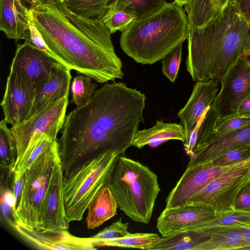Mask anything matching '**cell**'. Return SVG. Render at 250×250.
Returning <instances> with one entry per match:
<instances>
[{"instance_id":"5","label":"cell","mask_w":250,"mask_h":250,"mask_svg":"<svg viewBox=\"0 0 250 250\" xmlns=\"http://www.w3.org/2000/svg\"><path fill=\"white\" fill-rule=\"evenodd\" d=\"M107 185L126 216L137 223H149L160 191L154 172L140 162L119 155Z\"/></svg>"},{"instance_id":"40","label":"cell","mask_w":250,"mask_h":250,"mask_svg":"<svg viewBox=\"0 0 250 250\" xmlns=\"http://www.w3.org/2000/svg\"><path fill=\"white\" fill-rule=\"evenodd\" d=\"M25 172L22 175L16 179H13V192L16 202V209L20 203L24 183L25 181Z\"/></svg>"},{"instance_id":"16","label":"cell","mask_w":250,"mask_h":250,"mask_svg":"<svg viewBox=\"0 0 250 250\" xmlns=\"http://www.w3.org/2000/svg\"><path fill=\"white\" fill-rule=\"evenodd\" d=\"M62 64L27 41L17 46L10 71L17 72L34 83L48 77Z\"/></svg>"},{"instance_id":"24","label":"cell","mask_w":250,"mask_h":250,"mask_svg":"<svg viewBox=\"0 0 250 250\" xmlns=\"http://www.w3.org/2000/svg\"><path fill=\"white\" fill-rule=\"evenodd\" d=\"M243 228L215 233L197 245L194 250H244L246 244Z\"/></svg>"},{"instance_id":"34","label":"cell","mask_w":250,"mask_h":250,"mask_svg":"<svg viewBox=\"0 0 250 250\" xmlns=\"http://www.w3.org/2000/svg\"><path fill=\"white\" fill-rule=\"evenodd\" d=\"M249 158L250 143L233 148L212 161L202 163L210 166H225L237 164Z\"/></svg>"},{"instance_id":"31","label":"cell","mask_w":250,"mask_h":250,"mask_svg":"<svg viewBox=\"0 0 250 250\" xmlns=\"http://www.w3.org/2000/svg\"><path fill=\"white\" fill-rule=\"evenodd\" d=\"M17 159V152L14 138L10 128L4 119L0 122V168L14 171Z\"/></svg>"},{"instance_id":"11","label":"cell","mask_w":250,"mask_h":250,"mask_svg":"<svg viewBox=\"0 0 250 250\" xmlns=\"http://www.w3.org/2000/svg\"><path fill=\"white\" fill-rule=\"evenodd\" d=\"M241 162L225 166H210L206 163L187 166L185 172L167 196L166 208L185 204L193 194Z\"/></svg>"},{"instance_id":"39","label":"cell","mask_w":250,"mask_h":250,"mask_svg":"<svg viewBox=\"0 0 250 250\" xmlns=\"http://www.w3.org/2000/svg\"><path fill=\"white\" fill-rule=\"evenodd\" d=\"M235 209L250 213V181L239 193L235 202Z\"/></svg>"},{"instance_id":"13","label":"cell","mask_w":250,"mask_h":250,"mask_svg":"<svg viewBox=\"0 0 250 250\" xmlns=\"http://www.w3.org/2000/svg\"><path fill=\"white\" fill-rule=\"evenodd\" d=\"M25 241L35 248L42 250H96L91 237H80L71 234L68 230H37L20 224L11 227Z\"/></svg>"},{"instance_id":"3","label":"cell","mask_w":250,"mask_h":250,"mask_svg":"<svg viewBox=\"0 0 250 250\" xmlns=\"http://www.w3.org/2000/svg\"><path fill=\"white\" fill-rule=\"evenodd\" d=\"M189 27L186 65L194 81H219L239 58L250 57V25L229 3L203 26Z\"/></svg>"},{"instance_id":"30","label":"cell","mask_w":250,"mask_h":250,"mask_svg":"<svg viewBox=\"0 0 250 250\" xmlns=\"http://www.w3.org/2000/svg\"><path fill=\"white\" fill-rule=\"evenodd\" d=\"M111 0H65L63 2L71 11L91 20H103Z\"/></svg>"},{"instance_id":"21","label":"cell","mask_w":250,"mask_h":250,"mask_svg":"<svg viewBox=\"0 0 250 250\" xmlns=\"http://www.w3.org/2000/svg\"><path fill=\"white\" fill-rule=\"evenodd\" d=\"M170 140H180L185 143L186 132L183 125L157 120L152 127L137 131L132 146L139 149L145 146L155 147Z\"/></svg>"},{"instance_id":"1","label":"cell","mask_w":250,"mask_h":250,"mask_svg":"<svg viewBox=\"0 0 250 250\" xmlns=\"http://www.w3.org/2000/svg\"><path fill=\"white\" fill-rule=\"evenodd\" d=\"M146 99L137 89L113 82L67 114L57 141L64 176L106 152L124 155L144 122Z\"/></svg>"},{"instance_id":"26","label":"cell","mask_w":250,"mask_h":250,"mask_svg":"<svg viewBox=\"0 0 250 250\" xmlns=\"http://www.w3.org/2000/svg\"><path fill=\"white\" fill-rule=\"evenodd\" d=\"M189 27H201L217 17L223 11L214 0H189L185 5Z\"/></svg>"},{"instance_id":"17","label":"cell","mask_w":250,"mask_h":250,"mask_svg":"<svg viewBox=\"0 0 250 250\" xmlns=\"http://www.w3.org/2000/svg\"><path fill=\"white\" fill-rule=\"evenodd\" d=\"M218 89L219 81L214 79L197 81L194 84L188 102L177 114L186 132L185 144L213 103Z\"/></svg>"},{"instance_id":"29","label":"cell","mask_w":250,"mask_h":250,"mask_svg":"<svg viewBox=\"0 0 250 250\" xmlns=\"http://www.w3.org/2000/svg\"><path fill=\"white\" fill-rule=\"evenodd\" d=\"M161 239L156 233L136 232L129 233L126 235L112 240L98 241L97 247H114L127 248H136L147 250Z\"/></svg>"},{"instance_id":"43","label":"cell","mask_w":250,"mask_h":250,"mask_svg":"<svg viewBox=\"0 0 250 250\" xmlns=\"http://www.w3.org/2000/svg\"><path fill=\"white\" fill-rule=\"evenodd\" d=\"M215 5L220 11H222L228 4L229 0H214Z\"/></svg>"},{"instance_id":"12","label":"cell","mask_w":250,"mask_h":250,"mask_svg":"<svg viewBox=\"0 0 250 250\" xmlns=\"http://www.w3.org/2000/svg\"><path fill=\"white\" fill-rule=\"evenodd\" d=\"M35 83L17 72L10 71L0 103L7 124L12 126L26 119L35 97Z\"/></svg>"},{"instance_id":"44","label":"cell","mask_w":250,"mask_h":250,"mask_svg":"<svg viewBox=\"0 0 250 250\" xmlns=\"http://www.w3.org/2000/svg\"><path fill=\"white\" fill-rule=\"evenodd\" d=\"M45 0H21V1L28 8L36 5Z\"/></svg>"},{"instance_id":"14","label":"cell","mask_w":250,"mask_h":250,"mask_svg":"<svg viewBox=\"0 0 250 250\" xmlns=\"http://www.w3.org/2000/svg\"><path fill=\"white\" fill-rule=\"evenodd\" d=\"M64 175L61 160L56 164L47 189L38 230H68L69 223L65 216Z\"/></svg>"},{"instance_id":"33","label":"cell","mask_w":250,"mask_h":250,"mask_svg":"<svg viewBox=\"0 0 250 250\" xmlns=\"http://www.w3.org/2000/svg\"><path fill=\"white\" fill-rule=\"evenodd\" d=\"M102 20L111 34L117 31L122 32L125 31L136 20V18L134 15L122 10L108 6Z\"/></svg>"},{"instance_id":"4","label":"cell","mask_w":250,"mask_h":250,"mask_svg":"<svg viewBox=\"0 0 250 250\" xmlns=\"http://www.w3.org/2000/svg\"><path fill=\"white\" fill-rule=\"evenodd\" d=\"M189 28L182 6L167 2L157 12L131 23L122 33L120 46L136 62L152 64L187 39Z\"/></svg>"},{"instance_id":"47","label":"cell","mask_w":250,"mask_h":250,"mask_svg":"<svg viewBox=\"0 0 250 250\" xmlns=\"http://www.w3.org/2000/svg\"><path fill=\"white\" fill-rule=\"evenodd\" d=\"M250 227V224L248 225L247 227Z\"/></svg>"},{"instance_id":"18","label":"cell","mask_w":250,"mask_h":250,"mask_svg":"<svg viewBox=\"0 0 250 250\" xmlns=\"http://www.w3.org/2000/svg\"><path fill=\"white\" fill-rule=\"evenodd\" d=\"M70 71L66 65L60 64L48 77L35 83V97L26 119L46 104L68 97L71 80Z\"/></svg>"},{"instance_id":"37","label":"cell","mask_w":250,"mask_h":250,"mask_svg":"<svg viewBox=\"0 0 250 250\" xmlns=\"http://www.w3.org/2000/svg\"><path fill=\"white\" fill-rule=\"evenodd\" d=\"M28 22L29 36L28 38L25 41H27L33 46L47 53L48 55L56 59L62 63L59 58L46 43L41 33L32 20L30 15V9Z\"/></svg>"},{"instance_id":"41","label":"cell","mask_w":250,"mask_h":250,"mask_svg":"<svg viewBox=\"0 0 250 250\" xmlns=\"http://www.w3.org/2000/svg\"><path fill=\"white\" fill-rule=\"evenodd\" d=\"M238 114L250 115V94L240 104Z\"/></svg>"},{"instance_id":"45","label":"cell","mask_w":250,"mask_h":250,"mask_svg":"<svg viewBox=\"0 0 250 250\" xmlns=\"http://www.w3.org/2000/svg\"><path fill=\"white\" fill-rule=\"evenodd\" d=\"M189 0H174L173 1V3L180 5V6H183L185 5Z\"/></svg>"},{"instance_id":"19","label":"cell","mask_w":250,"mask_h":250,"mask_svg":"<svg viewBox=\"0 0 250 250\" xmlns=\"http://www.w3.org/2000/svg\"><path fill=\"white\" fill-rule=\"evenodd\" d=\"M250 143V125L213 138L195 146L188 166L208 162Z\"/></svg>"},{"instance_id":"22","label":"cell","mask_w":250,"mask_h":250,"mask_svg":"<svg viewBox=\"0 0 250 250\" xmlns=\"http://www.w3.org/2000/svg\"><path fill=\"white\" fill-rule=\"evenodd\" d=\"M119 206L109 187L104 185L91 200L87 208V228L95 229L115 216Z\"/></svg>"},{"instance_id":"10","label":"cell","mask_w":250,"mask_h":250,"mask_svg":"<svg viewBox=\"0 0 250 250\" xmlns=\"http://www.w3.org/2000/svg\"><path fill=\"white\" fill-rule=\"evenodd\" d=\"M221 89L211 105L219 119L238 114L242 103L250 94V60L241 56L221 77Z\"/></svg>"},{"instance_id":"38","label":"cell","mask_w":250,"mask_h":250,"mask_svg":"<svg viewBox=\"0 0 250 250\" xmlns=\"http://www.w3.org/2000/svg\"><path fill=\"white\" fill-rule=\"evenodd\" d=\"M235 12L250 25V0H229Z\"/></svg>"},{"instance_id":"2","label":"cell","mask_w":250,"mask_h":250,"mask_svg":"<svg viewBox=\"0 0 250 250\" xmlns=\"http://www.w3.org/2000/svg\"><path fill=\"white\" fill-rule=\"evenodd\" d=\"M29 9L32 20L62 64L100 83L123 78L121 61L102 20L77 15L57 0H45Z\"/></svg>"},{"instance_id":"8","label":"cell","mask_w":250,"mask_h":250,"mask_svg":"<svg viewBox=\"0 0 250 250\" xmlns=\"http://www.w3.org/2000/svg\"><path fill=\"white\" fill-rule=\"evenodd\" d=\"M249 181L250 158L212 180L185 204L203 206L220 213L234 210L239 193Z\"/></svg>"},{"instance_id":"48","label":"cell","mask_w":250,"mask_h":250,"mask_svg":"<svg viewBox=\"0 0 250 250\" xmlns=\"http://www.w3.org/2000/svg\"><path fill=\"white\" fill-rule=\"evenodd\" d=\"M249 59H250V57L249 58Z\"/></svg>"},{"instance_id":"42","label":"cell","mask_w":250,"mask_h":250,"mask_svg":"<svg viewBox=\"0 0 250 250\" xmlns=\"http://www.w3.org/2000/svg\"><path fill=\"white\" fill-rule=\"evenodd\" d=\"M243 235L246 244L244 250H250V227L243 229Z\"/></svg>"},{"instance_id":"32","label":"cell","mask_w":250,"mask_h":250,"mask_svg":"<svg viewBox=\"0 0 250 250\" xmlns=\"http://www.w3.org/2000/svg\"><path fill=\"white\" fill-rule=\"evenodd\" d=\"M97 84L92 79L83 75L76 76L71 83L72 98L71 103L76 107H81L87 103L95 93Z\"/></svg>"},{"instance_id":"46","label":"cell","mask_w":250,"mask_h":250,"mask_svg":"<svg viewBox=\"0 0 250 250\" xmlns=\"http://www.w3.org/2000/svg\"><path fill=\"white\" fill-rule=\"evenodd\" d=\"M60 0L62 2H64L65 0Z\"/></svg>"},{"instance_id":"23","label":"cell","mask_w":250,"mask_h":250,"mask_svg":"<svg viewBox=\"0 0 250 250\" xmlns=\"http://www.w3.org/2000/svg\"><path fill=\"white\" fill-rule=\"evenodd\" d=\"M249 224L250 213L235 209L221 213L217 218L195 226L202 235L208 239L215 233L245 228Z\"/></svg>"},{"instance_id":"7","label":"cell","mask_w":250,"mask_h":250,"mask_svg":"<svg viewBox=\"0 0 250 250\" xmlns=\"http://www.w3.org/2000/svg\"><path fill=\"white\" fill-rule=\"evenodd\" d=\"M57 140L42 152L25 172V181L17 213L21 225L38 230L45 194L57 162Z\"/></svg>"},{"instance_id":"25","label":"cell","mask_w":250,"mask_h":250,"mask_svg":"<svg viewBox=\"0 0 250 250\" xmlns=\"http://www.w3.org/2000/svg\"><path fill=\"white\" fill-rule=\"evenodd\" d=\"M13 179L14 171L0 168L1 212L10 226L20 222L13 192Z\"/></svg>"},{"instance_id":"27","label":"cell","mask_w":250,"mask_h":250,"mask_svg":"<svg viewBox=\"0 0 250 250\" xmlns=\"http://www.w3.org/2000/svg\"><path fill=\"white\" fill-rule=\"evenodd\" d=\"M167 3L166 0H111L108 6L132 14L136 20H140L157 12Z\"/></svg>"},{"instance_id":"28","label":"cell","mask_w":250,"mask_h":250,"mask_svg":"<svg viewBox=\"0 0 250 250\" xmlns=\"http://www.w3.org/2000/svg\"><path fill=\"white\" fill-rule=\"evenodd\" d=\"M56 141L57 139L43 133L31 142L21 158L15 165L14 179L22 175L38 157Z\"/></svg>"},{"instance_id":"36","label":"cell","mask_w":250,"mask_h":250,"mask_svg":"<svg viewBox=\"0 0 250 250\" xmlns=\"http://www.w3.org/2000/svg\"><path fill=\"white\" fill-rule=\"evenodd\" d=\"M128 228L129 223L123 222L120 218L91 237L94 239L95 245L98 241L115 239L126 235L129 233Z\"/></svg>"},{"instance_id":"35","label":"cell","mask_w":250,"mask_h":250,"mask_svg":"<svg viewBox=\"0 0 250 250\" xmlns=\"http://www.w3.org/2000/svg\"><path fill=\"white\" fill-rule=\"evenodd\" d=\"M182 44L177 45L162 59V72L172 83L175 82L178 76L182 59Z\"/></svg>"},{"instance_id":"9","label":"cell","mask_w":250,"mask_h":250,"mask_svg":"<svg viewBox=\"0 0 250 250\" xmlns=\"http://www.w3.org/2000/svg\"><path fill=\"white\" fill-rule=\"evenodd\" d=\"M68 98L49 103L30 117L11 126L17 152L16 163L21 158L30 143L42 134L57 139L64 122Z\"/></svg>"},{"instance_id":"6","label":"cell","mask_w":250,"mask_h":250,"mask_svg":"<svg viewBox=\"0 0 250 250\" xmlns=\"http://www.w3.org/2000/svg\"><path fill=\"white\" fill-rule=\"evenodd\" d=\"M119 154L106 152L63 178L65 216L69 223L80 221L91 200L107 184Z\"/></svg>"},{"instance_id":"20","label":"cell","mask_w":250,"mask_h":250,"mask_svg":"<svg viewBox=\"0 0 250 250\" xmlns=\"http://www.w3.org/2000/svg\"><path fill=\"white\" fill-rule=\"evenodd\" d=\"M29 8L21 0H0V30L16 41L29 36Z\"/></svg>"},{"instance_id":"15","label":"cell","mask_w":250,"mask_h":250,"mask_svg":"<svg viewBox=\"0 0 250 250\" xmlns=\"http://www.w3.org/2000/svg\"><path fill=\"white\" fill-rule=\"evenodd\" d=\"M220 214L203 206L185 204L165 208L158 218L156 227L162 237H165L216 218Z\"/></svg>"}]
</instances>
